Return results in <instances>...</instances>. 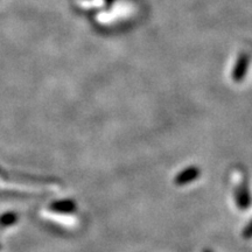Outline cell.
I'll return each mask as SVG.
<instances>
[{
    "label": "cell",
    "mask_w": 252,
    "mask_h": 252,
    "mask_svg": "<svg viewBox=\"0 0 252 252\" xmlns=\"http://www.w3.org/2000/svg\"><path fill=\"white\" fill-rule=\"evenodd\" d=\"M235 200L237 203L238 209L247 210L251 204V196L250 191H249V186L247 179L241 181L235 190Z\"/></svg>",
    "instance_id": "cell-1"
},
{
    "label": "cell",
    "mask_w": 252,
    "mask_h": 252,
    "mask_svg": "<svg viewBox=\"0 0 252 252\" xmlns=\"http://www.w3.org/2000/svg\"><path fill=\"white\" fill-rule=\"evenodd\" d=\"M250 54L249 53H242L236 62L235 69L232 70V80L236 82H241L244 80L245 75H247L249 63H250Z\"/></svg>",
    "instance_id": "cell-2"
},
{
    "label": "cell",
    "mask_w": 252,
    "mask_h": 252,
    "mask_svg": "<svg viewBox=\"0 0 252 252\" xmlns=\"http://www.w3.org/2000/svg\"><path fill=\"white\" fill-rule=\"evenodd\" d=\"M200 174H201V171L198 167H195V166L188 167V168H185L184 171H181L178 175L175 176L174 184L178 186L188 185L190 184V182H193L194 180H196L198 176H200Z\"/></svg>",
    "instance_id": "cell-3"
},
{
    "label": "cell",
    "mask_w": 252,
    "mask_h": 252,
    "mask_svg": "<svg viewBox=\"0 0 252 252\" xmlns=\"http://www.w3.org/2000/svg\"><path fill=\"white\" fill-rule=\"evenodd\" d=\"M243 237L244 238H252V220L249 222V224L245 226L244 231H243Z\"/></svg>",
    "instance_id": "cell-4"
},
{
    "label": "cell",
    "mask_w": 252,
    "mask_h": 252,
    "mask_svg": "<svg viewBox=\"0 0 252 252\" xmlns=\"http://www.w3.org/2000/svg\"><path fill=\"white\" fill-rule=\"evenodd\" d=\"M203 252H213V251H210V250H208V249H206V250H203Z\"/></svg>",
    "instance_id": "cell-5"
}]
</instances>
